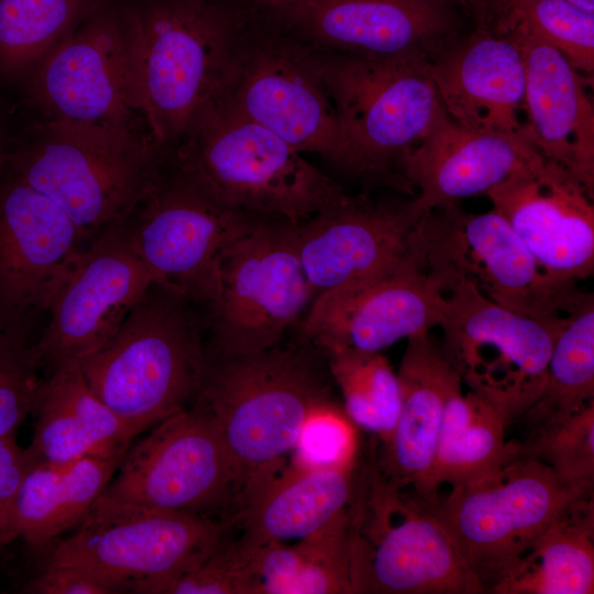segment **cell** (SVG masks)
Listing matches in <instances>:
<instances>
[{
	"instance_id": "1",
	"label": "cell",
	"mask_w": 594,
	"mask_h": 594,
	"mask_svg": "<svg viewBox=\"0 0 594 594\" xmlns=\"http://www.w3.org/2000/svg\"><path fill=\"white\" fill-rule=\"evenodd\" d=\"M135 107L166 154L226 90L242 46L212 0L120 3Z\"/></svg>"
},
{
	"instance_id": "2",
	"label": "cell",
	"mask_w": 594,
	"mask_h": 594,
	"mask_svg": "<svg viewBox=\"0 0 594 594\" xmlns=\"http://www.w3.org/2000/svg\"><path fill=\"white\" fill-rule=\"evenodd\" d=\"M167 164L213 201L261 220L300 223L350 198L300 152L220 97Z\"/></svg>"
},
{
	"instance_id": "3",
	"label": "cell",
	"mask_w": 594,
	"mask_h": 594,
	"mask_svg": "<svg viewBox=\"0 0 594 594\" xmlns=\"http://www.w3.org/2000/svg\"><path fill=\"white\" fill-rule=\"evenodd\" d=\"M329 392L324 369L305 348L208 358L199 396L234 468L237 512L286 468L302 424Z\"/></svg>"
},
{
	"instance_id": "4",
	"label": "cell",
	"mask_w": 594,
	"mask_h": 594,
	"mask_svg": "<svg viewBox=\"0 0 594 594\" xmlns=\"http://www.w3.org/2000/svg\"><path fill=\"white\" fill-rule=\"evenodd\" d=\"M167 155L144 135L42 120L4 167L55 202L87 242L127 220L160 177Z\"/></svg>"
},
{
	"instance_id": "5",
	"label": "cell",
	"mask_w": 594,
	"mask_h": 594,
	"mask_svg": "<svg viewBox=\"0 0 594 594\" xmlns=\"http://www.w3.org/2000/svg\"><path fill=\"white\" fill-rule=\"evenodd\" d=\"M189 304L153 282L107 342L79 361L91 391L135 436L200 393L209 356Z\"/></svg>"
},
{
	"instance_id": "6",
	"label": "cell",
	"mask_w": 594,
	"mask_h": 594,
	"mask_svg": "<svg viewBox=\"0 0 594 594\" xmlns=\"http://www.w3.org/2000/svg\"><path fill=\"white\" fill-rule=\"evenodd\" d=\"M369 458L350 522L352 594L485 593L432 508L391 483L374 450Z\"/></svg>"
},
{
	"instance_id": "7",
	"label": "cell",
	"mask_w": 594,
	"mask_h": 594,
	"mask_svg": "<svg viewBox=\"0 0 594 594\" xmlns=\"http://www.w3.org/2000/svg\"><path fill=\"white\" fill-rule=\"evenodd\" d=\"M233 525L232 518L150 508L101 495L73 535L56 539L41 554L43 565L79 568L118 593L167 594L217 549Z\"/></svg>"
},
{
	"instance_id": "8",
	"label": "cell",
	"mask_w": 594,
	"mask_h": 594,
	"mask_svg": "<svg viewBox=\"0 0 594 594\" xmlns=\"http://www.w3.org/2000/svg\"><path fill=\"white\" fill-rule=\"evenodd\" d=\"M425 270L442 293L473 288L488 300L541 320L569 318L590 293L550 275L496 210L433 209L419 223Z\"/></svg>"
},
{
	"instance_id": "9",
	"label": "cell",
	"mask_w": 594,
	"mask_h": 594,
	"mask_svg": "<svg viewBox=\"0 0 594 594\" xmlns=\"http://www.w3.org/2000/svg\"><path fill=\"white\" fill-rule=\"evenodd\" d=\"M319 57L342 133L343 168L353 174H388L446 111L425 52Z\"/></svg>"
},
{
	"instance_id": "10",
	"label": "cell",
	"mask_w": 594,
	"mask_h": 594,
	"mask_svg": "<svg viewBox=\"0 0 594 594\" xmlns=\"http://www.w3.org/2000/svg\"><path fill=\"white\" fill-rule=\"evenodd\" d=\"M592 491L593 483L566 482L518 450L494 474L452 486L430 507L487 593L566 506Z\"/></svg>"
},
{
	"instance_id": "11",
	"label": "cell",
	"mask_w": 594,
	"mask_h": 594,
	"mask_svg": "<svg viewBox=\"0 0 594 594\" xmlns=\"http://www.w3.org/2000/svg\"><path fill=\"white\" fill-rule=\"evenodd\" d=\"M444 296L441 351L462 383L493 406L508 427L540 395L552 348L570 317L536 319L468 286Z\"/></svg>"
},
{
	"instance_id": "12",
	"label": "cell",
	"mask_w": 594,
	"mask_h": 594,
	"mask_svg": "<svg viewBox=\"0 0 594 594\" xmlns=\"http://www.w3.org/2000/svg\"><path fill=\"white\" fill-rule=\"evenodd\" d=\"M258 220L219 205L165 164L123 226L154 283L210 306L228 252Z\"/></svg>"
},
{
	"instance_id": "13",
	"label": "cell",
	"mask_w": 594,
	"mask_h": 594,
	"mask_svg": "<svg viewBox=\"0 0 594 594\" xmlns=\"http://www.w3.org/2000/svg\"><path fill=\"white\" fill-rule=\"evenodd\" d=\"M118 470L102 493L113 502L215 518L237 506L230 454L199 395L128 449Z\"/></svg>"
},
{
	"instance_id": "14",
	"label": "cell",
	"mask_w": 594,
	"mask_h": 594,
	"mask_svg": "<svg viewBox=\"0 0 594 594\" xmlns=\"http://www.w3.org/2000/svg\"><path fill=\"white\" fill-rule=\"evenodd\" d=\"M312 299L298 254L297 223L258 220L228 252L209 306L218 355L278 345Z\"/></svg>"
},
{
	"instance_id": "15",
	"label": "cell",
	"mask_w": 594,
	"mask_h": 594,
	"mask_svg": "<svg viewBox=\"0 0 594 594\" xmlns=\"http://www.w3.org/2000/svg\"><path fill=\"white\" fill-rule=\"evenodd\" d=\"M29 92L44 120L151 138L134 103L120 4L109 0L31 72Z\"/></svg>"
},
{
	"instance_id": "16",
	"label": "cell",
	"mask_w": 594,
	"mask_h": 594,
	"mask_svg": "<svg viewBox=\"0 0 594 594\" xmlns=\"http://www.w3.org/2000/svg\"><path fill=\"white\" fill-rule=\"evenodd\" d=\"M220 98L296 151L343 168L342 133L319 54L278 41L242 47Z\"/></svg>"
},
{
	"instance_id": "17",
	"label": "cell",
	"mask_w": 594,
	"mask_h": 594,
	"mask_svg": "<svg viewBox=\"0 0 594 594\" xmlns=\"http://www.w3.org/2000/svg\"><path fill=\"white\" fill-rule=\"evenodd\" d=\"M153 283L123 222L91 238L56 290L36 360L50 369L96 352Z\"/></svg>"
},
{
	"instance_id": "18",
	"label": "cell",
	"mask_w": 594,
	"mask_h": 594,
	"mask_svg": "<svg viewBox=\"0 0 594 594\" xmlns=\"http://www.w3.org/2000/svg\"><path fill=\"white\" fill-rule=\"evenodd\" d=\"M87 240L48 197L0 173V332L28 337Z\"/></svg>"
},
{
	"instance_id": "19",
	"label": "cell",
	"mask_w": 594,
	"mask_h": 594,
	"mask_svg": "<svg viewBox=\"0 0 594 594\" xmlns=\"http://www.w3.org/2000/svg\"><path fill=\"white\" fill-rule=\"evenodd\" d=\"M444 302L424 263L411 260L316 296L300 322V336L321 352L336 348L382 352L439 327Z\"/></svg>"
},
{
	"instance_id": "20",
	"label": "cell",
	"mask_w": 594,
	"mask_h": 594,
	"mask_svg": "<svg viewBox=\"0 0 594 594\" xmlns=\"http://www.w3.org/2000/svg\"><path fill=\"white\" fill-rule=\"evenodd\" d=\"M413 201L375 205L350 197L297 223L298 254L314 298L411 260L424 263Z\"/></svg>"
},
{
	"instance_id": "21",
	"label": "cell",
	"mask_w": 594,
	"mask_h": 594,
	"mask_svg": "<svg viewBox=\"0 0 594 594\" xmlns=\"http://www.w3.org/2000/svg\"><path fill=\"white\" fill-rule=\"evenodd\" d=\"M485 196L550 275L574 283L593 275V194L562 166L543 158Z\"/></svg>"
},
{
	"instance_id": "22",
	"label": "cell",
	"mask_w": 594,
	"mask_h": 594,
	"mask_svg": "<svg viewBox=\"0 0 594 594\" xmlns=\"http://www.w3.org/2000/svg\"><path fill=\"white\" fill-rule=\"evenodd\" d=\"M543 158L522 134L469 128L444 111L400 166L407 186L419 190L415 208L427 213L485 195Z\"/></svg>"
},
{
	"instance_id": "23",
	"label": "cell",
	"mask_w": 594,
	"mask_h": 594,
	"mask_svg": "<svg viewBox=\"0 0 594 594\" xmlns=\"http://www.w3.org/2000/svg\"><path fill=\"white\" fill-rule=\"evenodd\" d=\"M397 377L399 414L375 461L391 483L433 506L440 498L433 462L443 413L462 381L429 332L407 339Z\"/></svg>"
},
{
	"instance_id": "24",
	"label": "cell",
	"mask_w": 594,
	"mask_h": 594,
	"mask_svg": "<svg viewBox=\"0 0 594 594\" xmlns=\"http://www.w3.org/2000/svg\"><path fill=\"white\" fill-rule=\"evenodd\" d=\"M524 62V135L549 161L594 189V110L576 69L552 45L518 26Z\"/></svg>"
},
{
	"instance_id": "25",
	"label": "cell",
	"mask_w": 594,
	"mask_h": 594,
	"mask_svg": "<svg viewBox=\"0 0 594 594\" xmlns=\"http://www.w3.org/2000/svg\"><path fill=\"white\" fill-rule=\"evenodd\" d=\"M429 69L453 121L524 135L516 112L524 103L525 69L514 37L474 35L429 62Z\"/></svg>"
},
{
	"instance_id": "26",
	"label": "cell",
	"mask_w": 594,
	"mask_h": 594,
	"mask_svg": "<svg viewBox=\"0 0 594 594\" xmlns=\"http://www.w3.org/2000/svg\"><path fill=\"white\" fill-rule=\"evenodd\" d=\"M288 22L320 46L370 58L424 52L449 28L435 0H306Z\"/></svg>"
},
{
	"instance_id": "27",
	"label": "cell",
	"mask_w": 594,
	"mask_h": 594,
	"mask_svg": "<svg viewBox=\"0 0 594 594\" xmlns=\"http://www.w3.org/2000/svg\"><path fill=\"white\" fill-rule=\"evenodd\" d=\"M358 476L356 465L328 470L285 468L233 514L241 526L239 538L229 540L234 554L246 563L264 544L301 540L349 513Z\"/></svg>"
},
{
	"instance_id": "28",
	"label": "cell",
	"mask_w": 594,
	"mask_h": 594,
	"mask_svg": "<svg viewBox=\"0 0 594 594\" xmlns=\"http://www.w3.org/2000/svg\"><path fill=\"white\" fill-rule=\"evenodd\" d=\"M125 454L36 462L25 474L16 502L19 538L35 553L77 527L102 495Z\"/></svg>"
},
{
	"instance_id": "29",
	"label": "cell",
	"mask_w": 594,
	"mask_h": 594,
	"mask_svg": "<svg viewBox=\"0 0 594 594\" xmlns=\"http://www.w3.org/2000/svg\"><path fill=\"white\" fill-rule=\"evenodd\" d=\"M594 494L566 506L490 587L492 594H593Z\"/></svg>"
},
{
	"instance_id": "30",
	"label": "cell",
	"mask_w": 594,
	"mask_h": 594,
	"mask_svg": "<svg viewBox=\"0 0 594 594\" xmlns=\"http://www.w3.org/2000/svg\"><path fill=\"white\" fill-rule=\"evenodd\" d=\"M501 414L473 392L462 387L448 398L435 462L433 482L468 484L494 474L518 454L519 441H507Z\"/></svg>"
},
{
	"instance_id": "31",
	"label": "cell",
	"mask_w": 594,
	"mask_h": 594,
	"mask_svg": "<svg viewBox=\"0 0 594 594\" xmlns=\"http://www.w3.org/2000/svg\"><path fill=\"white\" fill-rule=\"evenodd\" d=\"M107 0H0V75H30Z\"/></svg>"
},
{
	"instance_id": "32",
	"label": "cell",
	"mask_w": 594,
	"mask_h": 594,
	"mask_svg": "<svg viewBox=\"0 0 594 594\" xmlns=\"http://www.w3.org/2000/svg\"><path fill=\"white\" fill-rule=\"evenodd\" d=\"M594 403V297L570 316L552 348L543 387L521 417L527 431Z\"/></svg>"
},
{
	"instance_id": "33",
	"label": "cell",
	"mask_w": 594,
	"mask_h": 594,
	"mask_svg": "<svg viewBox=\"0 0 594 594\" xmlns=\"http://www.w3.org/2000/svg\"><path fill=\"white\" fill-rule=\"evenodd\" d=\"M352 424L381 444L391 437L400 409L397 373L381 352L336 348L322 352Z\"/></svg>"
},
{
	"instance_id": "34",
	"label": "cell",
	"mask_w": 594,
	"mask_h": 594,
	"mask_svg": "<svg viewBox=\"0 0 594 594\" xmlns=\"http://www.w3.org/2000/svg\"><path fill=\"white\" fill-rule=\"evenodd\" d=\"M519 453L570 483H594V403L530 429Z\"/></svg>"
},
{
	"instance_id": "35",
	"label": "cell",
	"mask_w": 594,
	"mask_h": 594,
	"mask_svg": "<svg viewBox=\"0 0 594 594\" xmlns=\"http://www.w3.org/2000/svg\"><path fill=\"white\" fill-rule=\"evenodd\" d=\"M520 28L557 48L575 68L594 72V12L566 0H510Z\"/></svg>"
},
{
	"instance_id": "36",
	"label": "cell",
	"mask_w": 594,
	"mask_h": 594,
	"mask_svg": "<svg viewBox=\"0 0 594 594\" xmlns=\"http://www.w3.org/2000/svg\"><path fill=\"white\" fill-rule=\"evenodd\" d=\"M352 509L298 540L300 569L292 594H352L350 522Z\"/></svg>"
},
{
	"instance_id": "37",
	"label": "cell",
	"mask_w": 594,
	"mask_h": 594,
	"mask_svg": "<svg viewBox=\"0 0 594 594\" xmlns=\"http://www.w3.org/2000/svg\"><path fill=\"white\" fill-rule=\"evenodd\" d=\"M44 382L76 414L100 455L127 453L135 435L91 391L78 361H65L53 366Z\"/></svg>"
},
{
	"instance_id": "38",
	"label": "cell",
	"mask_w": 594,
	"mask_h": 594,
	"mask_svg": "<svg viewBox=\"0 0 594 594\" xmlns=\"http://www.w3.org/2000/svg\"><path fill=\"white\" fill-rule=\"evenodd\" d=\"M358 449L356 427L329 399L307 416L290 452V465L300 470L352 468Z\"/></svg>"
},
{
	"instance_id": "39",
	"label": "cell",
	"mask_w": 594,
	"mask_h": 594,
	"mask_svg": "<svg viewBox=\"0 0 594 594\" xmlns=\"http://www.w3.org/2000/svg\"><path fill=\"white\" fill-rule=\"evenodd\" d=\"M35 426L30 450L37 461L65 463L84 457H102L76 414L44 381L33 411Z\"/></svg>"
},
{
	"instance_id": "40",
	"label": "cell",
	"mask_w": 594,
	"mask_h": 594,
	"mask_svg": "<svg viewBox=\"0 0 594 594\" xmlns=\"http://www.w3.org/2000/svg\"><path fill=\"white\" fill-rule=\"evenodd\" d=\"M40 364L28 337L0 332V438L14 435L33 411Z\"/></svg>"
},
{
	"instance_id": "41",
	"label": "cell",
	"mask_w": 594,
	"mask_h": 594,
	"mask_svg": "<svg viewBox=\"0 0 594 594\" xmlns=\"http://www.w3.org/2000/svg\"><path fill=\"white\" fill-rule=\"evenodd\" d=\"M168 594H253L248 563L241 562L224 538L196 569L179 578Z\"/></svg>"
},
{
	"instance_id": "42",
	"label": "cell",
	"mask_w": 594,
	"mask_h": 594,
	"mask_svg": "<svg viewBox=\"0 0 594 594\" xmlns=\"http://www.w3.org/2000/svg\"><path fill=\"white\" fill-rule=\"evenodd\" d=\"M36 462L30 448H21L14 435L0 438V550L19 538L18 495L25 474Z\"/></svg>"
},
{
	"instance_id": "43",
	"label": "cell",
	"mask_w": 594,
	"mask_h": 594,
	"mask_svg": "<svg viewBox=\"0 0 594 594\" xmlns=\"http://www.w3.org/2000/svg\"><path fill=\"white\" fill-rule=\"evenodd\" d=\"M23 592L31 594H114L111 585L76 566L43 565Z\"/></svg>"
},
{
	"instance_id": "44",
	"label": "cell",
	"mask_w": 594,
	"mask_h": 594,
	"mask_svg": "<svg viewBox=\"0 0 594 594\" xmlns=\"http://www.w3.org/2000/svg\"><path fill=\"white\" fill-rule=\"evenodd\" d=\"M253 7L270 15L289 21L306 0H249Z\"/></svg>"
},
{
	"instance_id": "45",
	"label": "cell",
	"mask_w": 594,
	"mask_h": 594,
	"mask_svg": "<svg viewBox=\"0 0 594 594\" xmlns=\"http://www.w3.org/2000/svg\"><path fill=\"white\" fill-rule=\"evenodd\" d=\"M571 2L572 4L584 9L590 12H594V0H566Z\"/></svg>"
},
{
	"instance_id": "46",
	"label": "cell",
	"mask_w": 594,
	"mask_h": 594,
	"mask_svg": "<svg viewBox=\"0 0 594 594\" xmlns=\"http://www.w3.org/2000/svg\"><path fill=\"white\" fill-rule=\"evenodd\" d=\"M6 154H7V146L4 145V140L1 135V130H0V173L4 164Z\"/></svg>"
}]
</instances>
